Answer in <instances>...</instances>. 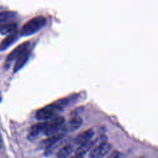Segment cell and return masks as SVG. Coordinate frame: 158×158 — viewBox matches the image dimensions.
Masks as SVG:
<instances>
[{
	"instance_id": "6da1fadb",
	"label": "cell",
	"mask_w": 158,
	"mask_h": 158,
	"mask_svg": "<svg viewBox=\"0 0 158 158\" xmlns=\"http://www.w3.org/2000/svg\"><path fill=\"white\" fill-rule=\"evenodd\" d=\"M75 98V97L74 98L73 96H72L71 98H65L47 105L36 112V117L38 120H47L57 117L59 114Z\"/></svg>"
},
{
	"instance_id": "7a4b0ae2",
	"label": "cell",
	"mask_w": 158,
	"mask_h": 158,
	"mask_svg": "<svg viewBox=\"0 0 158 158\" xmlns=\"http://www.w3.org/2000/svg\"><path fill=\"white\" fill-rule=\"evenodd\" d=\"M46 19L44 16L35 17L27 22L20 30V35L28 36L40 31L46 24Z\"/></svg>"
},
{
	"instance_id": "3957f363",
	"label": "cell",
	"mask_w": 158,
	"mask_h": 158,
	"mask_svg": "<svg viewBox=\"0 0 158 158\" xmlns=\"http://www.w3.org/2000/svg\"><path fill=\"white\" fill-rule=\"evenodd\" d=\"M45 127L43 134L48 136H52L57 133L62 129L65 123V118L62 116H57L52 118L45 120Z\"/></svg>"
},
{
	"instance_id": "277c9868",
	"label": "cell",
	"mask_w": 158,
	"mask_h": 158,
	"mask_svg": "<svg viewBox=\"0 0 158 158\" xmlns=\"http://www.w3.org/2000/svg\"><path fill=\"white\" fill-rule=\"evenodd\" d=\"M112 148L110 143L107 142L101 143L95 146L89 154V158H102L107 155Z\"/></svg>"
},
{
	"instance_id": "5b68a950",
	"label": "cell",
	"mask_w": 158,
	"mask_h": 158,
	"mask_svg": "<svg viewBox=\"0 0 158 158\" xmlns=\"http://www.w3.org/2000/svg\"><path fill=\"white\" fill-rule=\"evenodd\" d=\"M30 45L29 41H25L23 43H21L16 48H15L7 56L6 60L5 62L6 67L9 66L11 62L14 60H16V59L20 56L25 51H26Z\"/></svg>"
},
{
	"instance_id": "8992f818",
	"label": "cell",
	"mask_w": 158,
	"mask_h": 158,
	"mask_svg": "<svg viewBox=\"0 0 158 158\" xmlns=\"http://www.w3.org/2000/svg\"><path fill=\"white\" fill-rule=\"evenodd\" d=\"M82 118L78 116H74L70 118L66 123H64L62 127L61 131L62 133H67L70 131H73L78 129L82 125Z\"/></svg>"
},
{
	"instance_id": "52a82bcc",
	"label": "cell",
	"mask_w": 158,
	"mask_h": 158,
	"mask_svg": "<svg viewBox=\"0 0 158 158\" xmlns=\"http://www.w3.org/2000/svg\"><path fill=\"white\" fill-rule=\"evenodd\" d=\"M94 135V131L93 128L88 129L79 133L73 139V143L78 146L91 140Z\"/></svg>"
},
{
	"instance_id": "ba28073f",
	"label": "cell",
	"mask_w": 158,
	"mask_h": 158,
	"mask_svg": "<svg viewBox=\"0 0 158 158\" xmlns=\"http://www.w3.org/2000/svg\"><path fill=\"white\" fill-rule=\"evenodd\" d=\"M45 127V122H40L33 125L28 134L27 138L30 141H33L36 140L41 134L43 133Z\"/></svg>"
},
{
	"instance_id": "9c48e42d",
	"label": "cell",
	"mask_w": 158,
	"mask_h": 158,
	"mask_svg": "<svg viewBox=\"0 0 158 158\" xmlns=\"http://www.w3.org/2000/svg\"><path fill=\"white\" fill-rule=\"evenodd\" d=\"M65 135H64L62 137L59 138V139L52 142L48 147H46L44 149V156L49 157L52 154H53L54 152H56L57 149H59V148L62 146L64 143H65Z\"/></svg>"
},
{
	"instance_id": "30bf717a",
	"label": "cell",
	"mask_w": 158,
	"mask_h": 158,
	"mask_svg": "<svg viewBox=\"0 0 158 158\" xmlns=\"http://www.w3.org/2000/svg\"><path fill=\"white\" fill-rule=\"evenodd\" d=\"M30 56V51L27 49L26 51H25L20 56H19L15 60L13 71L14 73H16L18 71H19L27 62L28 60L29 59V57Z\"/></svg>"
},
{
	"instance_id": "8fae6325",
	"label": "cell",
	"mask_w": 158,
	"mask_h": 158,
	"mask_svg": "<svg viewBox=\"0 0 158 158\" xmlns=\"http://www.w3.org/2000/svg\"><path fill=\"white\" fill-rule=\"evenodd\" d=\"M96 145L97 142L96 139L94 140H91L79 146L75 150V153L84 156L87 152H88L89 151H90Z\"/></svg>"
},
{
	"instance_id": "7c38bea8",
	"label": "cell",
	"mask_w": 158,
	"mask_h": 158,
	"mask_svg": "<svg viewBox=\"0 0 158 158\" xmlns=\"http://www.w3.org/2000/svg\"><path fill=\"white\" fill-rule=\"evenodd\" d=\"M73 151V147L70 144H67L61 147L56 152L57 158H68Z\"/></svg>"
},
{
	"instance_id": "4fadbf2b",
	"label": "cell",
	"mask_w": 158,
	"mask_h": 158,
	"mask_svg": "<svg viewBox=\"0 0 158 158\" xmlns=\"http://www.w3.org/2000/svg\"><path fill=\"white\" fill-rule=\"evenodd\" d=\"M17 39V33L16 31L8 35L1 42V50H5L11 46Z\"/></svg>"
},
{
	"instance_id": "5bb4252c",
	"label": "cell",
	"mask_w": 158,
	"mask_h": 158,
	"mask_svg": "<svg viewBox=\"0 0 158 158\" xmlns=\"http://www.w3.org/2000/svg\"><path fill=\"white\" fill-rule=\"evenodd\" d=\"M16 16V13L12 11L5 10L0 12V25L11 22Z\"/></svg>"
},
{
	"instance_id": "9a60e30c",
	"label": "cell",
	"mask_w": 158,
	"mask_h": 158,
	"mask_svg": "<svg viewBox=\"0 0 158 158\" xmlns=\"http://www.w3.org/2000/svg\"><path fill=\"white\" fill-rule=\"evenodd\" d=\"M17 25L14 22H9L7 23L3 24L0 25V33L1 34L5 35L7 33H12L16 31Z\"/></svg>"
},
{
	"instance_id": "2e32d148",
	"label": "cell",
	"mask_w": 158,
	"mask_h": 158,
	"mask_svg": "<svg viewBox=\"0 0 158 158\" xmlns=\"http://www.w3.org/2000/svg\"><path fill=\"white\" fill-rule=\"evenodd\" d=\"M107 158H125V156L122 154L121 153L118 152L117 151H115L114 152H112L108 157Z\"/></svg>"
},
{
	"instance_id": "e0dca14e",
	"label": "cell",
	"mask_w": 158,
	"mask_h": 158,
	"mask_svg": "<svg viewBox=\"0 0 158 158\" xmlns=\"http://www.w3.org/2000/svg\"><path fill=\"white\" fill-rule=\"evenodd\" d=\"M69 158H84V156L81 155V154H76L75 153V154L72 156H71Z\"/></svg>"
},
{
	"instance_id": "ac0fdd59",
	"label": "cell",
	"mask_w": 158,
	"mask_h": 158,
	"mask_svg": "<svg viewBox=\"0 0 158 158\" xmlns=\"http://www.w3.org/2000/svg\"><path fill=\"white\" fill-rule=\"evenodd\" d=\"M2 144H3V141H2V136H1V132H0V149L2 148Z\"/></svg>"
},
{
	"instance_id": "d6986e66",
	"label": "cell",
	"mask_w": 158,
	"mask_h": 158,
	"mask_svg": "<svg viewBox=\"0 0 158 158\" xmlns=\"http://www.w3.org/2000/svg\"><path fill=\"white\" fill-rule=\"evenodd\" d=\"M139 158H143V157H139Z\"/></svg>"
}]
</instances>
